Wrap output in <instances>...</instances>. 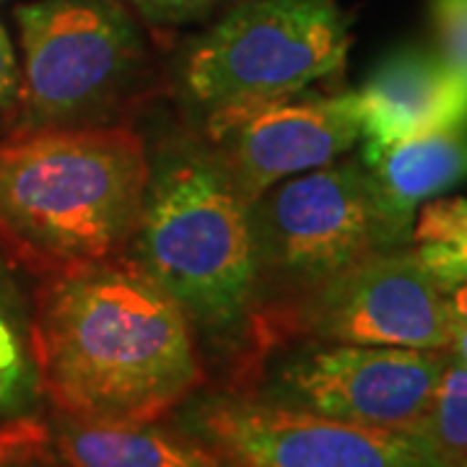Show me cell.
<instances>
[{
	"instance_id": "obj_1",
	"label": "cell",
	"mask_w": 467,
	"mask_h": 467,
	"mask_svg": "<svg viewBox=\"0 0 467 467\" xmlns=\"http://www.w3.org/2000/svg\"><path fill=\"white\" fill-rule=\"evenodd\" d=\"M32 333L57 416L159 420L202 384L192 325L130 257L42 275Z\"/></svg>"
},
{
	"instance_id": "obj_2",
	"label": "cell",
	"mask_w": 467,
	"mask_h": 467,
	"mask_svg": "<svg viewBox=\"0 0 467 467\" xmlns=\"http://www.w3.org/2000/svg\"><path fill=\"white\" fill-rule=\"evenodd\" d=\"M150 156L130 125L11 128L0 135V247L50 275L128 257Z\"/></svg>"
},
{
	"instance_id": "obj_3",
	"label": "cell",
	"mask_w": 467,
	"mask_h": 467,
	"mask_svg": "<svg viewBox=\"0 0 467 467\" xmlns=\"http://www.w3.org/2000/svg\"><path fill=\"white\" fill-rule=\"evenodd\" d=\"M128 257L177 301L195 337L242 367L257 317L250 202L198 135L169 140L150 159Z\"/></svg>"
},
{
	"instance_id": "obj_4",
	"label": "cell",
	"mask_w": 467,
	"mask_h": 467,
	"mask_svg": "<svg viewBox=\"0 0 467 467\" xmlns=\"http://www.w3.org/2000/svg\"><path fill=\"white\" fill-rule=\"evenodd\" d=\"M24 47L14 128L122 125L146 91L149 52L119 0H39L16 11Z\"/></svg>"
},
{
	"instance_id": "obj_5",
	"label": "cell",
	"mask_w": 467,
	"mask_h": 467,
	"mask_svg": "<svg viewBox=\"0 0 467 467\" xmlns=\"http://www.w3.org/2000/svg\"><path fill=\"white\" fill-rule=\"evenodd\" d=\"M454 327L447 294L418 263L416 252H377L263 306L236 379L244 382L270 350L294 340L450 350Z\"/></svg>"
},
{
	"instance_id": "obj_6",
	"label": "cell",
	"mask_w": 467,
	"mask_h": 467,
	"mask_svg": "<svg viewBox=\"0 0 467 467\" xmlns=\"http://www.w3.org/2000/svg\"><path fill=\"white\" fill-rule=\"evenodd\" d=\"M257 312L377 252L410 247L361 159H335L250 202Z\"/></svg>"
},
{
	"instance_id": "obj_7",
	"label": "cell",
	"mask_w": 467,
	"mask_h": 467,
	"mask_svg": "<svg viewBox=\"0 0 467 467\" xmlns=\"http://www.w3.org/2000/svg\"><path fill=\"white\" fill-rule=\"evenodd\" d=\"M350 18L337 0H247L190 42L180 91L201 115L306 91L340 73Z\"/></svg>"
},
{
	"instance_id": "obj_8",
	"label": "cell",
	"mask_w": 467,
	"mask_h": 467,
	"mask_svg": "<svg viewBox=\"0 0 467 467\" xmlns=\"http://www.w3.org/2000/svg\"><path fill=\"white\" fill-rule=\"evenodd\" d=\"M177 429L229 467H447L416 431L343 423L242 389L187 398Z\"/></svg>"
},
{
	"instance_id": "obj_9",
	"label": "cell",
	"mask_w": 467,
	"mask_h": 467,
	"mask_svg": "<svg viewBox=\"0 0 467 467\" xmlns=\"http://www.w3.org/2000/svg\"><path fill=\"white\" fill-rule=\"evenodd\" d=\"M450 350L301 340L265 374L263 400L343 423L416 431L429 416Z\"/></svg>"
},
{
	"instance_id": "obj_10",
	"label": "cell",
	"mask_w": 467,
	"mask_h": 467,
	"mask_svg": "<svg viewBox=\"0 0 467 467\" xmlns=\"http://www.w3.org/2000/svg\"><path fill=\"white\" fill-rule=\"evenodd\" d=\"M201 143L254 202L270 187L348 153L361 130L358 94H291L242 101L202 115Z\"/></svg>"
},
{
	"instance_id": "obj_11",
	"label": "cell",
	"mask_w": 467,
	"mask_h": 467,
	"mask_svg": "<svg viewBox=\"0 0 467 467\" xmlns=\"http://www.w3.org/2000/svg\"><path fill=\"white\" fill-rule=\"evenodd\" d=\"M356 94L367 143L387 146L467 122V84L436 52L389 55Z\"/></svg>"
},
{
	"instance_id": "obj_12",
	"label": "cell",
	"mask_w": 467,
	"mask_h": 467,
	"mask_svg": "<svg viewBox=\"0 0 467 467\" xmlns=\"http://www.w3.org/2000/svg\"><path fill=\"white\" fill-rule=\"evenodd\" d=\"M361 161L389 218L410 234L418 205L467 180V122L398 143H367Z\"/></svg>"
},
{
	"instance_id": "obj_13",
	"label": "cell",
	"mask_w": 467,
	"mask_h": 467,
	"mask_svg": "<svg viewBox=\"0 0 467 467\" xmlns=\"http://www.w3.org/2000/svg\"><path fill=\"white\" fill-rule=\"evenodd\" d=\"M55 450L67 467H229L198 439L156 420H76L57 416Z\"/></svg>"
},
{
	"instance_id": "obj_14",
	"label": "cell",
	"mask_w": 467,
	"mask_h": 467,
	"mask_svg": "<svg viewBox=\"0 0 467 467\" xmlns=\"http://www.w3.org/2000/svg\"><path fill=\"white\" fill-rule=\"evenodd\" d=\"M42 398L32 312L0 247V416L26 418Z\"/></svg>"
},
{
	"instance_id": "obj_15",
	"label": "cell",
	"mask_w": 467,
	"mask_h": 467,
	"mask_svg": "<svg viewBox=\"0 0 467 467\" xmlns=\"http://www.w3.org/2000/svg\"><path fill=\"white\" fill-rule=\"evenodd\" d=\"M410 250L447 294L467 281V198H439L416 211Z\"/></svg>"
},
{
	"instance_id": "obj_16",
	"label": "cell",
	"mask_w": 467,
	"mask_h": 467,
	"mask_svg": "<svg viewBox=\"0 0 467 467\" xmlns=\"http://www.w3.org/2000/svg\"><path fill=\"white\" fill-rule=\"evenodd\" d=\"M418 434L444 462L467 457V367L451 350Z\"/></svg>"
},
{
	"instance_id": "obj_17",
	"label": "cell",
	"mask_w": 467,
	"mask_h": 467,
	"mask_svg": "<svg viewBox=\"0 0 467 467\" xmlns=\"http://www.w3.org/2000/svg\"><path fill=\"white\" fill-rule=\"evenodd\" d=\"M0 467H67L50 450V431L32 418H14L0 441Z\"/></svg>"
},
{
	"instance_id": "obj_18",
	"label": "cell",
	"mask_w": 467,
	"mask_h": 467,
	"mask_svg": "<svg viewBox=\"0 0 467 467\" xmlns=\"http://www.w3.org/2000/svg\"><path fill=\"white\" fill-rule=\"evenodd\" d=\"M439 57L467 84V0H431Z\"/></svg>"
},
{
	"instance_id": "obj_19",
	"label": "cell",
	"mask_w": 467,
	"mask_h": 467,
	"mask_svg": "<svg viewBox=\"0 0 467 467\" xmlns=\"http://www.w3.org/2000/svg\"><path fill=\"white\" fill-rule=\"evenodd\" d=\"M150 26H180L205 16L218 0H119Z\"/></svg>"
},
{
	"instance_id": "obj_20",
	"label": "cell",
	"mask_w": 467,
	"mask_h": 467,
	"mask_svg": "<svg viewBox=\"0 0 467 467\" xmlns=\"http://www.w3.org/2000/svg\"><path fill=\"white\" fill-rule=\"evenodd\" d=\"M18 94H21V70H18L11 39L0 26V115L16 112Z\"/></svg>"
},
{
	"instance_id": "obj_21",
	"label": "cell",
	"mask_w": 467,
	"mask_h": 467,
	"mask_svg": "<svg viewBox=\"0 0 467 467\" xmlns=\"http://www.w3.org/2000/svg\"><path fill=\"white\" fill-rule=\"evenodd\" d=\"M447 301H450V309L454 319L467 325V281L465 284L454 285L451 291H447Z\"/></svg>"
},
{
	"instance_id": "obj_22",
	"label": "cell",
	"mask_w": 467,
	"mask_h": 467,
	"mask_svg": "<svg viewBox=\"0 0 467 467\" xmlns=\"http://www.w3.org/2000/svg\"><path fill=\"white\" fill-rule=\"evenodd\" d=\"M450 350L467 367V325H462V322H457V327H454V337H451Z\"/></svg>"
},
{
	"instance_id": "obj_23",
	"label": "cell",
	"mask_w": 467,
	"mask_h": 467,
	"mask_svg": "<svg viewBox=\"0 0 467 467\" xmlns=\"http://www.w3.org/2000/svg\"><path fill=\"white\" fill-rule=\"evenodd\" d=\"M447 467H467V457H460V460H451V462H447Z\"/></svg>"
},
{
	"instance_id": "obj_24",
	"label": "cell",
	"mask_w": 467,
	"mask_h": 467,
	"mask_svg": "<svg viewBox=\"0 0 467 467\" xmlns=\"http://www.w3.org/2000/svg\"><path fill=\"white\" fill-rule=\"evenodd\" d=\"M5 431H8V426H0V441H3V436H5Z\"/></svg>"
}]
</instances>
